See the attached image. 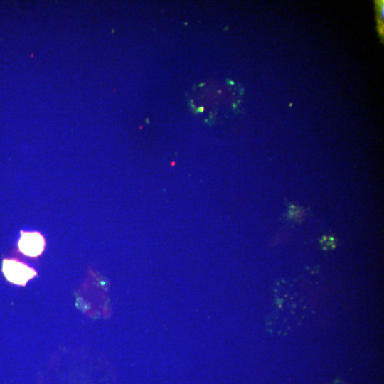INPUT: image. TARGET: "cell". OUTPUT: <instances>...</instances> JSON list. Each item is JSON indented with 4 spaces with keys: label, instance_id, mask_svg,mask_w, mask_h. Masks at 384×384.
I'll return each mask as SVG.
<instances>
[{
    "label": "cell",
    "instance_id": "1",
    "mask_svg": "<svg viewBox=\"0 0 384 384\" xmlns=\"http://www.w3.org/2000/svg\"><path fill=\"white\" fill-rule=\"evenodd\" d=\"M2 271L7 280L22 286L37 274L33 268L16 259H4Z\"/></svg>",
    "mask_w": 384,
    "mask_h": 384
},
{
    "label": "cell",
    "instance_id": "2",
    "mask_svg": "<svg viewBox=\"0 0 384 384\" xmlns=\"http://www.w3.org/2000/svg\"><path fill=\"white\" fill-rule=\"evenodd\" d=\"M19 250L29 257L41 255L45 246L43 237L37 232H22L18 241Z\"/></svg>",
    "mask_w": 384,
    "mask_h": 384
}]
</instances>
